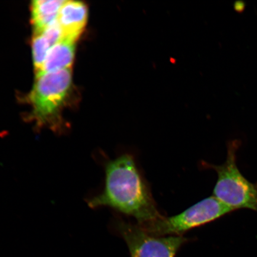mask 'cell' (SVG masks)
Instances as JSON below:
<instances>
[{"label":"cell","mask_w":257,"mask_h":257,"mask_svg":"<svg viewBox=\"0 0 257 257\" xmlns=\"http://www.w3.org/2000/svg\"><path fill=\"white\" fill-rule=\"evenodd\" d=\"M88 17V9L85 3L66 1L57 19L62 38L76 41L85 30Z\"/></svg>","instance_id":"6"},{"label":"cell","mask_w":257,"mask_h":257,"mask_svg":"<svg viewBox=\"0 0 257 257\" xmlns=\"http://www.w3.org/2000/svg\"><path fill=\"white\" fill-rule=\"evenodd\" d=\"M240 144L238 140L227 144L226 159L222 165H214L206 162L202 165L217 173L214 197L234 211L248 209L257 212V182L253 184L249 181L237 166L236 154Z\"/></svg>","instance_id":"2"},{"label":"cell","mask_w":257,"mask_h":257,"mask_svg":"<svg viewBox=\"0 0 257 257\" xmlns=\"http://www.w3.org/2000/svg\"><path fill=\"white\" fill-rule=\"evenodd\" d=\"M76 41L62 38L51 48L37 76L70 69L75 54Z\"/></svg>","instance_id":"7"},{"label":"cell","mask_w":257,"mask_h":257,"mask_svg":"<svg viewBox=\"0 0 257 257\" xmlns=\"http://www.w3.org/2000/svg\"><path fill=\"white\" fill-rule=\"evenodd\" d=\"M234 211L212 196L176 216H163L158 219L138 225L153 236H182L188 230L219 219Z\"/></svg>","instance_id":"4"},{"label":"cell","mask_w":257,"mask_h":257,"mask_svg":"<svg viewBox=\"0 0 257 257\" xmlns=\"http://www.w3.org/2000/svg\"><path fill=\"white\" fill-rule=\"evenodd\" d=\"M115 229L126 242L131 257H175L187 241L182 236H155L138 224L117 218Z\"/></svg>","instance_id":"5"},{"label":"cell","mask_w":257,"mask_h":257,"mask_svg":"<svg viewBox=\"0 0 257 257\" xmlns=\"http://www.w3.org/2000/svg\"><path fill=\"white\" fill-rule=\"evenodd\" d=\"M71 69L38 75L29 98L32 106V118L38 126L60 130V111L71 88Z\"/></svg>","instance_id":"3"},{"label":"cell","mask_w":257,"mask_h":257,"mask_svg":"<svg viewBox=\"0 0 257 257\" xmlns=\"http://www.w3.org/2000/svg\"><path fill=\"white\" fill-rule=\"evenodd\" d=\"M105 185L100 194L91 198V208L108 207L136 218L143 224L162 217L149 186L134 157L124 153L105 163Z\"/></svg>","instance_id":"1"},{"label":"cell","mask_w":257,"mask_h":257,"mask_svg":"<svg viewBox=\"0 0 257 257\" xmlns=\"http://www.w3.org/2000/svg\"><path fill=\"white\" fill-rule=\"evenodd\" d=\"M66 1L35 0L32 2V23L34 33L41 32L57 20L60 10Z\"/></svg>","instance_id":"8"},{"label":"cell","mask_w":257,"mask_h":257,"mask_svg":"<svg viewBox=\"0 0 257 257\" xmlns=\"http://www.w3.org/2000/svg\"><path fill=\"white\" fill-rule=\"evenodd\" d=\"M55 44V42L44 31L34 34L32 40V54L35 72L39 71L46 59L48 53Z\"/></svg>","instance_id":"9"}]
</instances>
